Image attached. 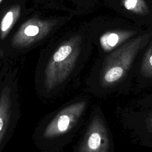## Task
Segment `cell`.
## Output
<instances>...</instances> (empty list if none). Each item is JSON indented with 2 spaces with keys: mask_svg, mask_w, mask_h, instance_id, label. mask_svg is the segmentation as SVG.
I'll list each match as a JSON object with an SVG mask.
<instances>
[{
  "mask_svg": "<svg viewBox=\"0 0 152 152\" xmlns=\"http://www.w3.org/2000/svg\"><path fill=\"white\" fill-rule=\"evenodd\" d=\"M122 4L128 11L138 15L149 13V8L144 0H121Z\"/></svg>",
  "mask_w": 152,
  "mask_h": 152,
  "instance_id": "8fae6325",
  "label": "cell"
},
{
  "mask_svg": "<svg viewBox=\"0 0 152 152\" xmlns=\"http://www.w3.org/2000/svg\"><path fill=\"white\" fill-rule=\"evenodd\" d=\"M5 75H2V74L0 75V91H1V90L2 87V84H3Z\"/></svg>",
  "mask_w": 152,
  "mask_h": 152,
  "instance_id": "7c38bea8",
  "label": "cell"
},
{
  "mask_svg": "<svg viewBox=\"0 0 152 152\" xmlns=\"http://www.w3.org/2000/svg\"><path fill=\"white\" fill-rule=\"evenodd\" d=\"M88 101L81 98L60 109L43 121L36 131L35 140L45 151L59 148L83 121Z\"/></svg>",
  "mask_w": 152,
  "mask_h": 152,
  "instance_id": "7a4b0ae2",
  "label": "cell"
},
{
  "mask_svg": "<svg viewBox=\"0 0 152 152\" xmlns=\"http://www.w3.org/2000/svg\"><path fill=\"white\" fill-rule=\"evenodd\" d=\"M81 37L75 36L61 44L48 59L42 75L37 77L40 83L41 94H55L74 77L81 53Z\"/></svg>",
  "mask_w": 152,
  "mask_h": 152,
  "instance_id": "3957f363",
  "label": "cell"
},
{
  "mask_svg": "<svg viewBox=\"0 0 152 152\" xmlns=\"http://www.w3.org/2000/svg\"><path fill=\"white\" fill-rule=\"evenodd\" d=\"M54 22L32 18L24 23L16 32L11 41L12 45L17 48L30 46L45 37L52 29Z\"/></svg>",
  "mask_w": 152,
  "mask_h": 152,
  "instance_id": "52a82bcc",
  "label": "cell"
},
{
  "mask_svg": "<svg viewBox=\"0 0 152 152\" xmlns=\"http://www.w3.org/2000/svg\"><path fill=\"white\" fill-rule=\"evenodd\" d=\"M152 88V42L135 66L131 93L135 94Z\"/></svg>",
  "mask_w": 152,
  "mask_h": 152,
  "instance_id": "ba28073f",
  "label": "cell"
},
{
  "mask_svg": "<svg viewBox=\"0 0 152 152\" xmlns=\"http://www.w3.org/2000/svg\"><path fill=\"white\" fill-rule=\"evenodd\" d=\"M149 38L141 35L109 52L87 78L88 91L99 98L131 93L136 58Z\"/></svg>",
  "mask_w": 152,
  "mask_h": 152,
  "instance_id": "6da1fadb",
  "label": "cell"
},
{
  "mask_svg": "<svg viewBox=\"0 0 152 152\" xmlns=\"http://www.w3.org/2000/svg\"><path fill=\"white\" fill-rule=\"evenodd\" d=\"M2 1V0H0V3H1Z\"/></svg>",
  "mask_w": 152,
  "mask_h": 152,
  "instance_id": "4fadbf2b",
  "label": "cell"
},
{
  "mask_svg": "<svg viewBox=\"0 0 152 152\" xmlns=\"http://www.w3.org/2000/svg\"><path fill=\"white\" fill-rule=\"evenodd\" d=\"M117 106L116 115L135 142L152 148V88Z\"/></svg>",
  "mask_w": 152,
  "mask_h": 152,
  "instance_id": "277c9868",
  "label": "cell"
},
{
  "mask_svg": "<svg viewBox=\"0 0 152 152\" xmlns=\"http://www.w3.org/2000/svg\"><path fill=\"white\" fill-rule=\"evenodd\" d=\"M20 7L15 5L11 8L4 15L0 23V37L4 39L9 33L20 15Z\"/></svg>",
  "mask_w": 152,
  "mask_h": 152,
  "instance_id": "30bf717a",
  "label": "cell"
},
{
  "mask_svg": "<svg viewBox=\"0 0 152 152\" xmlns=\"http://www.w3.org/2000/svg\"><path fill=\"white\" fill-rule=\"evenodd\" d=\"M75 152H114L112 134L100 107L92 112Z\"/></svg>",
  "mask_w": 152,
  "mask_h": 152,
  "instance_id": "8992f818",
  "label": "cell"
},
{
  "mask_svg": "<svg viewBox=\"0 0 152 152\" xmlns=\"http://www.w3.org/2000/svg\"><path fill=\"white\" fill-rule=\"evenodd\" d=\"M16 76L6 74L0 91V152L11 138L20 117Z\"/></svg>",
  "mask_w": 152,
  "mask_h": 152,
  "instance_id": "5b68a950",
  "label": "cell"
},
{
  "mask_svg": "<svg viewBox=\"0 0 152 152\" xmlns=\"http://www.w3.org/2000/svg\"><path fill=\"white\" fill-rule=\"evenodd\" d=\"M136 32L132 30H112L106 32L100 38V44L102 50L109 53L125 43Z\"/></svg>",
  "mask_w": 152,
  "mask_h": 152,
  "instance_id": "9c48e42d",
  "label": "cell"
}]
</instances>
